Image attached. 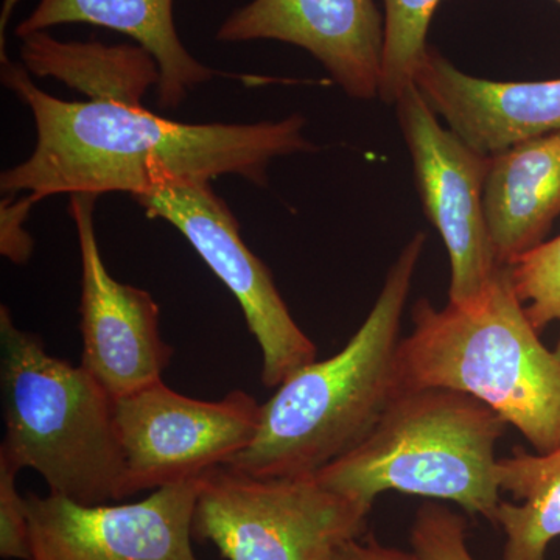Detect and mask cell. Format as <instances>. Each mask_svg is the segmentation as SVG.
<instances>
[{
  "label": "cell",
  "mask_w": 560,
  "mask_h": 560,
  "mask_svg": "<svg viewBox=\"0 0 560 560\" xmlns=\"http://www.w3.org/2000/svg\"><path fill=\"white\" fill-rule=\"evenodd\" d=\"M2 81L32 110V156L0 176L7 195L124 191L132 198L172 180L237 175L265 186L275 158L313 151L305 120L291 116L260 124H180L142 103L65 102L40 91L25 66L2 57Z\"/></svg>",
  "instance_id": "obj_1"
},
{
  "label": "cell",
  "mask_w": 560,
  "mask_h": 560,
  "mask_svg": "<svg viewBox=\"0 0 560 560\" xmlns=\"http://www.w3.org/2000/svg\"><path fill=\"white\" fill-rule=\"evenodd\" d=\"M425 245L401 249L377 302L348 345L294 371L261 405L257 436L228 469L254 478L312 477L353 451L399 397L400 320Z\"/></svg>",
  "instance_id": "obj_2"
},
{
  "label": "cell",
  "mask_w": 560,
  "mask_h": 560,
  "mask_svg": "<svg viewBox=\"0 0 560 560\" xmlns=\"http://www.w3.org/2000/svg\"><path fill=\"white\" fill-rule=\"evenodd\" d=\"M399 346L404 389L469 394L515 427L537 453L560 445V350L548 349L503 267L475 302L412 307Z\"/></svg>",
  "instance_id": "obj_3"
},
{
  "label": "cell",
  "mask_w": 560,
  "mask_h": 560,
  "mask_svg": "<svg viewBox=\"0 0 560 560\" xmlns=\"http://www.w3.org/2000/svg\"><path fill=\"white\" fill-rule=\"evenodd\" d=\"M5 438L0 453L38 471L55 495L81 504L128 499L116 399L101 382L55 359L40 337L0 308Z\"/></svg>",
  "instance_id": "obj_4"
},
{
  "label": "cell",
  "mask_w": 560,
  "mask_h": 560,
  "mask_svg": "<svg viewBox=\"0 0 560 560\" xmlns=\"http://www.w3.org/2000/svg\"><path fill=\"white\" fill-rule=\"evenodd\" d=\"M506 425L469 394L404 389L353 451L313 477L363 503L397 490L453 501L492 522L501 501L495 447Z\"/></svg>",
  "instance_id": "obj_5"
},
{
  "label": "cell",
  "mask_w": 560,
  "mask_h": 560,
  "mask_svg": "<svg viewBox=\"0 0 560 560\" xmlns=\"http://www.w3.org/2000/svg\"><path fill=\"white\" fill-rule=\"evenodd\" d=\"M371 510L313 475L254 478L221 466L201 477L191 536L224 560H331L363 534Z\"/></svg>",
  "instance_id": "obj_6"
},
{
  "label": "cell",
  "mask_w": 560,
  "mask_h": 560,
  "mask_svg": "<svg viewBox=\"0 0 560 560\" xmlns=\"http://www.w3.org/2000/svg\"><path fill=\"white\" fill-rule=\"evenodd\" d=\"M135 200L150 219L176 228L234 294L264 357L265 388H278L316 360L315 342L291 316L271 271L243 242L241 224L208 180H172Z\"/></svg>",
  "instance_id": "obj_7"
},
{
  "label": "cell",
  "mask_w": 560,
  "mask_h": 560,
  "mask_svg": "<svg viewBox=\"0 0 560 560\" xmlns=\"http://www.w3.org/2000/svg\"><path fill=\"white\" fill-rule=\"evenodd\" d=\"M260 422L261 405L242 389L198 400L161 381L116 399L128 497L224 466L254 441Z\"/></svg>",
  "instance_id": "obj_8"
},
{
  "label": "cell",
  "mask_w": 560,
  "mask_h": 560,
  "mask_svg": "<svg viewBox=\"0 0 560 560\" xmlns=\"http://www.w3.org/2000/svg\"><path fill=\"white\" fill-rule=\"evenodd\" d=\"M397 117L415 165L423 212L451 256V304L480 300L503 267L497 265L485 212L492 156L471 149L436 113L415 83L396 102Z\"/></svg>",
  "instance_id": "obj_9"
},
{
  "label": "cell",
  "mask_w": 560,
  "mask_h": 560,
  "mask_svg": "<svg viewBox=\"0 0 560 560\" xmlns=\"http://www.w3.org/2000/svg\"><path fill=\"white\" fill-rule=\"evenodd\" d=\"M200 488L201 477L120 504L28 492L31 560H200L191 536Z\"/></svg>",
  "instance_id": "obj_10"
},
{
  "label": "cell",
  "mask_w": 560,
  "mask_h": 560,
  "mask_svg": "<svg viewBox=\"0 0 560 560\" xmlns=\"http://www.w3.org/2000/svg\"><path fill=\"white\" fill-rule=\"evenodd\" d=\"M98 197L70 195V215L81 254V366L114 399L162 381L173 348L162 340L160 305L149 291L121 283L109 275L95 235Z\"/></svg>",
  "instance_id": "obj_11"
},
{
  "label": "cell",
  "mask_w": 560,
  "mask_h": 560,
  "mask_svg": "<svg viewBox=\"0 0 560 560\" xmlns=\"http://www.w3.org/2000/svg\"><path fill=\"white\" fill-rule=\"evenodd\" d=\"M217 39L293 44L349 97L371 101L381 90L385 18L375 0H253L221 24Z\"/></svg>",
  "instance_id": "obj_12"
},
{
  "label": "cell",
  "mask_w": 560,
  "mask_h": 560,
  "mask_svg": "<svg viewBox=\"0 0 560 560\" xmlns=\"http://www.w3.org/2000/svg\"><path fill=\"white\" fill-rule=\"evenodd\" d=\"M415 84L456 136L490 156L526 140L560 132V79H477L460 72L430 47Z\"/></svg>",
  "instance_id": "obj_13"
},
{
  "label": "cell",
  "mask_w": 560,
  "mask_h": 560,
  "mask_svg": "<svg viewBox=\"0 0 560 560\" xmlns=\"http://www.w3.org/2000/svg\"><path fill=\"white\" fill-rule=\"evenodd\" d=\"M485 212L499 267L544 243L560 215V132L492 154Z\"/></svg>",
  "instance_id": "obj_14"
},
{
  "label": "cell",
  "mask_w": 560,
  "mask_h": 560,
  "mask_svg": "<svg viewBox=\"0 0 560 560\" xmlns=\"http://www.w3.org/2000/svg\"><path fill=\"white\" fill-rule=\"evenodd\" d=\"M62 24H91L124 33L149 51L160 68L158 102L178 108L190 90L208 83L215 70L191 57L173 20V0H39L16 27L18 38Z\"/></svg>",
  "instance_id": "obj_15"
},
{
  "label": "cell",
  "mask_w": 560,
  "mask_h": 560,
  "mask_svg": "<svg viewBox=\"0 0 560 560\" xmlns=\"http://www.w3.org/2000/svg\"><path fill=\"white\" fill-rule=\"evenodd\" d=\"M21 40V57L28 73L54 77L92 102L140 105L145 92L160 84L158 62L138 44L65 43L47 32Z\"/></svg>",
  "instance_id": "obj_16"
},
{
  "label": "cell",
  "mask_w": 560,
  "mask_h": 560,
  "mask_svg": "<svg viewBox=\"0 0 560 560\" xmlns=\"http://www.w3.org/2000/svg\"><path fill=\"white\" fill-rule=\"evenodd\" d=\"M500 490L515 500L500 501L492 522L506 544L501 560H547L548 547L560 537V445L548 453L514 448L497 460Z\"/></svg>",
  "instance_id": "obj_17"
},
{
  "label": "cell",
  "mask_w": 560,
  "mask_h": 560,
  "mask_svg": "<svg viewBox=\"0 0 560 560\" xmlns=\"http://www.w3.org/2000/svg\"><path fill=\"white\" fill-rule=\"evenodd\" d=\"M441 0H383L385 46H383L381 90L385 103L399 101L415 83L416 73L429 54L427 35Z\"/></svg>",
  "instance_id": "obj_18"
},
{
  "label": "cell",
  "mask_w": 560,
  "mask_h": 560,
  "mask_svg": "<svg viewBox=\"0 0 560 560\" xmlns=\"http://www.w3.org/2000/svg\"><path fill=\"white\" fill-rule=\"evenodd\" d=\"M510 270L534 329L540 331L560 320V235L522 254Z\"/></svg>",
  "instance_id": "obj_19"
},
{
  "label": "cell",
  "mask_w": 560,
  "mask_h": 560,
  "mask_svg": "<svg viewBox=\"0 0 560 560\" xmlns=\"http://www.w3.org/2000/svg\"><path fill=\"white\" fill-rule=\"evenodd\" d=\"M467 522L436 503L416 512L411 528L412 551L423 560H475L467 548Z\"/></svg>",
  "instance_id": "obj_20"
},
{
  "label": "cell",
  "mask_w": 560,
  "mask_h": 560,
  "mask_svg": "<svg viewBox=\"0 0 560 560\" xmlns=\"http://www.w3.org/2000/svg\"><path fill=\"white\" fill-rule=\"evenodd\" d=\"M21 467L0 453V558L31 560L27 500L18 490Z\"/></svg>",
  "instance_id": "obj_21"
},
{
  "label": "cell",
  "mask_w": 560,
  "mask_h": 560,
  "mask_svg": "<svg viewBox=\"0 0 560 560\" xmlns=\"http://www.w3.org/2000/svg\"><path fill=\"white\" fill-rule=\"evenodd\" d=\"M35 201L31 197H24L22 200L13 201L11 197L2 201V212H0V253L10 261L16 265H24L31 260L33 254V238L24 230L25 219L31 212Z\"/></svg>",
  "instance_id": "obj_22"
},
{
  "label": "cell",
  "mask_w": 560,
  "mask_h": 560,
  "mask_svg": "<svg viewBox=\"0 0 560 560\" xmlns=\"http://www.w3.org/2000/svg\"><path fill=\"white\" fill-rule=\"evenodd\" d=\"M331 560H423L415 551L407 552L397 548L385 547L377 540H361L360 537L345 541Z\"/></svg>",
  "instance_id": "obj_23"
},
{
  "label": "cell",
  "mask_w": 560,
  "mask_h": 560,
  "mask_svg": "<svg viewBox=\"0 0 560 560\" xmlns=\"http://www.w3.org/2000/svg\"><path fill=\"white\" fill-rule=\"evenodd\" d=\"M555 2H558V3H559V5H560V0H555Z\"/></svg>",
  "instance_id": "obj_24"
},
{
  "label": "cell",
  "mask_w": 560,
  "mask_h": 560,
  "mask_svg": "<svg viewBox=\"0 0 560 560\" xmlns=\"http://www.w3.org/2000/svg\"><path fill=\"white\" fill-rule=\"evenodd\" d=\"M559 350H560V348H559Z\"/></svg>",
  "instance_id": "obj_25"
}]
</instances>
